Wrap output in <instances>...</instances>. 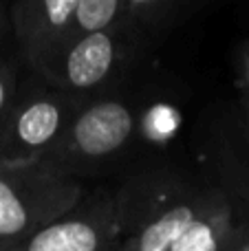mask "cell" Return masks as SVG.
<instances>
[{
	"label": "cell",
	"instance_id": "8fae6325",
	"mask_svg": "<svg viewBox=\"0 0 249 251\" xmlns=\"http://www.w3.org/2000/svg\"><path fill=\"white\" fill-rule=\"evenodd\" d=\"M22 73V62L18 57L16 49L0 47V130L4 126L9 110H11L13 97L18 91V82H20Z\"/></svg>",
	"mask_w": 249,
	"mask_h": 251
},
{
	"label": "cell",
	"instance_id": "7c38bea8",
	"mask_svg": "<svg viewBox=\"0 0 249 251\" xmlns=\"http://www.w3.org/2000/svg\"><path fill=\"white\" fill-rule=\"evenodd\" d=\"M234 71H236V88L238 97L236 101L249 113V40L238 47L234 55Z\"/></svg>",
	"mask_w": 249,
	"mask_h": 251
},
{
	"label": "cell",
	"instance_id": "52a82bcc",
	"mask_svg": "<svg viewBox=\"0 0 249 251\" xmlns=\"http://www.w3.org/2000/svg\"><path fill=\"white\" fill-rule=\"evenodd\" d=\"M194 163L249 209V115L238 101L203 110L194 126Z\"/></svg>",
	"mask_w": 249,
	"mask_h": 251
},
{
	"label": "cell",
	"instance_id": "6da1fadb",
	"mask_svg": "<svg viewBox=\"0 0 249 251\" xmlns=\"http://www.w3.org/2000/svg\"><path fill=\"white\" fill-rule=\"evenodd\" d=\"M113 181L122 227L119 251H176L179 240L227 194L214 176L181 156Z\"/></svg>",
	"mask_w": 249,
	"mask_h": 251
},
{
	"label": "cell",
	"instance_id": "7a4b0ae2",
	"mask_svg": "<svg viewBox=\"0 0 249 251\" xmlns=\"http://www.w3.org/2000/svg\"><path fill=\"white\" fill-rule=\"evenodd\" d=\"M141 93L144 73L137 69L117 86L93 95L60 141L38 161L53 172L86 183L119 178L137 170L141 165Z\"/></svg>",
	"mask_w": 249,
	"mask_h": 251
},
{
	"label": "cell",
	"instance_id": "ba28073f",
	"mask_svg": "<svg viewBox=\"0 0 249 251\" xmlns=\"http://www.w3.org/2000/svg\"><path fill=\"white\" fill-rule=\"evenodd\" d=\"M77 0H16L9 9L11 44L25 66L35 69L64 40Z\"/></svg>",
	"mask_w": 249,
	"mask_h": 251
},
{
	"label": "cell",
	"instance_id": "8992f818",
	"mask_svg": "<svg viewBox=\"0 0 249 251\" xmlns=\"http://www.w3.org/2000/svg\"><path fill=\"white\" fill-rule=\"evenodd\" d=\"M122 249L117 185L97 181L55 221L25 238L16 251H108Z\"/></svg>",
	"mask_w": 249,
	"mask_h": 251
},
{
	"label": "cell",
	"instance_id": "5bb4252c",
	"mask_svg": "<svg viewBox=\"0 0 249 251\" xmlns=\"http://www.w3.org/2000/svg\"><path fill=\"white\" fill-rule=\"evenodd\" d=\"M238 106H241V104H238ZM241 108H243V106H241ZM243 110H245V108H243ZM245 113H247V110H245ZM247 115H249V113H247Z\"/></svg>",
	"mask_w": 249,
	"mask_h": 251
},
{
	"label": "cell",
	"instance_id": "9c48e42d",
	"mask_svg": "<svg viewBox=\"0 0 249 251\" xmlns=\"http://www.w3.org/2000/svg\"><path fill=\"white\" fill-rule=\"evenodd\" d=\"M214 0H126L124 20L146 49H152Z\"/></svg>",
	"mask_w": 249,
	"mask_h": 251
},
{
	"label": "cell",
	"instance_id": "277c9868",
	"mask_svg": "<svg viewBox=\"0 0 249 251\" xmlns=\"http://www.w3.org/2000/svg\"><path fill=\"white\" fill-rule=\"evenodd\" d=\"M86 190V181L64 176L40 161L0 163V251L16 247L64 214Z\"/></svg>",
	"mask_w": 249,
	"mask_h": 251
},
{
	"label": "cell",
	"instance_id": "3957f363",
	"mask_svg": "<svg viewBox=\"0 0 249 251\" xmlns=\"http://www.w3.org/2000/svg\"><path fill=\"white\" fill-rule=\"evenodd\" d=\"M146 55L148 49L137 33L126 20H119L64 42L31 71L71 95L93 97L124 82L144 64Z\"/></svg>",
	"mask_w": 249,
	"mask_h": 251
},
{
	"label": "cell",
	"instance_id": "30bf717a",
	"mask_svg": "<svg viewBox=\"0 0 249 251\" xmlns=\"http://www.w3.org/2000/svg\"><path fill=\"white\" fill-rule=\"evenodd\" d=\"M124 7H126V0H77L73 20H71V26L66 31L64 40L60 42V47L64 42H71V40L88 33V31L117 25L119 20H124Z\"/></svg>",
	"mask_w": 249,
	"mask_h": 251
},
{
	"label": "cell",
	"instance_id": "5b68a950",
	"mask_svg": "<svg viewBox=\"0 0 249 251\" xmlns=\"http://www.w3.org/2000/svg\"><path fill=\"white\" fill-rule=\"evenodd\" d=\"M88 100L53 86L22 64L11 110L0 130V163L38 161L60 141Z\"/></svg>",
	"mask_w": 249,
	"mask_h": 251
},
{
	"label": "cell",
	"instance_id": "4fadbf2b",
	"mask_svg": "<svg viewBox=\"0 0 249 251\" xmlns=\"http://www.w3.org/2000/svg\"><path fill=\"white\" fill-rule=\"evenodd\" d=\"M9 40H11V20L4 2L0 0V47H9Z\"/></svg>",
	"mask_w": 249,
	"mask_h": 251
}]
</instances>
